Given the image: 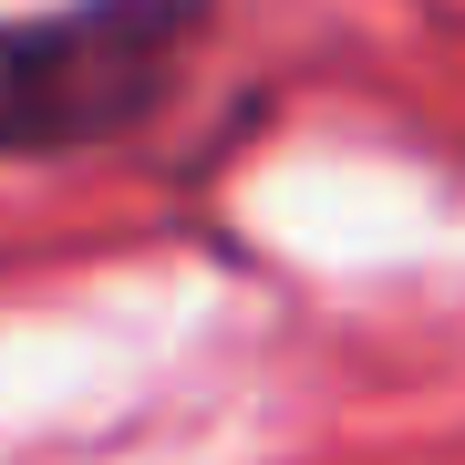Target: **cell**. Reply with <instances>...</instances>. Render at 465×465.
Returning a JSON list of instances; mask_svg holds the SVG:
<instances>
[{"label":"cell","instance_id":"cell-1","mask_svg":"<svg viewBox=\"0 0 465 465\" xmlns=\"http://www.w3.org/2000/svg\"><path fill=\"white\" fill-rule=\"evenodd\" d=\"M207 0H73L0 21V155L114 145L176 94Z\"/></svg>","mask_w":465,"mask_h":465}]
</instances>
